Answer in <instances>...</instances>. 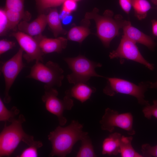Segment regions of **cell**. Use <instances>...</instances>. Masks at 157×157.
<instances>
[{
    "mask_svg": "<svg viewBox=\"0 0 157 157\" xmlns=\"http://www.w3.org/2000/svg\"><path fill=\"white\" fill-rule=\"evenodd\" d=\"M64 60L72 71L67 75L69 82L74 85L80 83H87L92 77H104L98 74L95 71L102 64L91 60L85 57L79 55L74 58H67Z\"/></svg>",
    "mask_w": 157,
    "mask_h": 157,
    "instance_id": "5b68a950",
    "label": "cell"
},
{
    "mask_svg": "<svg viewBox=\"0 0 157 157\" xmlns=\"http://www.w3.org/2000/svg\"><path fill=\"white\" fill-rule=\"evenodd\" d=\"M15 43L12 41L2 39L0 40V54L1 55L15 46Z\"/></svg>",
    "mask_w": 157,
    "mask_h": 157,
    "instance_id": "4dcf8cb0",
    "label": "cell"
},
{
    "mask_svg": "<svg viewBox=\"0 0 157 157\" xmlns=\"http://www.w3.org/2000/svg\"><path fill=\"white\" fill-rule=\"evenodd\" d=\"M26 121L24 115L20 114L7 126L5 124L0 134V157L9 156L21 141L29 146H35L40 148L42 142L34 140L33 137L26 134L23 130L22 124Z\"/></svg>",
    "mask_w": 157,
    "mask_h": 157,
    "instance_id": "7a4b0ae2",
    "label": "cell"
},
{
    "mask_svg": "<svg viewBox=\"0 0 157 157\" xmlns=\"http://www.w3.org/2000/svg\"><path fill=\"white\" fill-rule=\"evenodd\" d=\"M24 0H6L5 8L24 13Z\"/></svg>",
    "mask_w": 157,
    "mask_h": 157,
    "instance_id": "484cf974",
    "label": "cell"
},
{
    "mask_svg": "<svg viewBox=\"0 0 157 157\" xmlns=\"http://www.w3.org/2000/svg\"><path fill=\"white\" fill-rule=\"evenodd\" d=\"M72 19V16L69 14L68 15L62 19L63 22L65 24H68L71 22Z\"/></svg>",
    "mask_w": 157,
    "mask_h": 157,
    "instance_id": "836d02e7",
    "label": "cell"
},
{
    "mask_svg": "<svg viewBox=\"0 0 157 157\" xmlns=\"http://www.w3.org/2000/svg\"><path fill=\"white\" fill-rule=\"evenodd\" d=\"M23 50L20 48L11 58L4 63L1 67L5 83L3 101L9 103L11 100L9 90L18 75L25 67L22 60Z\"/></svg>",
    "mask_w": 157,
    "mask_h": 157,
    "instance_id": "9c48e42d",
    "label": "cell"
},
{
    "mask_svg": "<svg viewBox=\"0 0 157 157\" xmlns=\"http://www.w3.org/2000/svg\"><path fill=\"white\" fill-rule=\"evenodd\" d=\"M133 137L122 135L120 154L122 157H142V155L136 151L131 144Z\"/></svg>",
    "mask_w": 157,
    "mask_h": 157,
    "instance_id": "ac0fdd59",
    "label": "cell"
},
{
    "mask_svg": "<svg viewBox=\"0 0 157 157\" xmlns=\"http://www.w3.org/2000/svg\"><path fill=\"white\" fill-rule=\"evenodd\" d=\"M77 8L76 1L74 0H66L63 3L62 11L70 14Z\"/></svg>",
    "mask_w": 157,
    "mask_h": 157,
    "instance_id": "f546056e",
    "label": "cell"
},
{
    "mask_svg": "<svg viewBox=\"0 0 157 157\" xmlns=\"http://www.w3.org/2000/svg\"><path fill=\"white\" fill-rule=\"evenodd\" d=\"M132 7L135 16L140 20L146 17L148 11L151 8L147 0H132Z\"/></svg>",
    "mask_w": 157,
    "mask_h": 157,
    "instance_id": "d6986e66",
    "label": "cell"
},
{
    "mask_svg": "<svg viewBox=\"0 0 157 157\" xmlns=\"http://www.w3.org/2000/svg\"><path fill=\"white\" fill-rule=\"evenodd\" d=\"M121 134L118 132L110 134L104 140L102 154L109 156H116L120 154Z\"/></svg>",
    "mask_w": 157,
    "mask_h": 157,
    "instance_id": "2e32d148",
    "label": "cell"
},
{
    "mask_svg": "<svg viewBox=\"0 0 157 157\" xmlns=\"http://www.w3.org/2000/svg\"><path fill=\"white\" fill-rule=\"evenodd\" d=\"M8 20L9 28H14L18 24L24 15V13L11 9H5Z\"/></svg>",
    "mask_w": 157,
    "mask_h": 157,
    "instance_id": "603a6c76",
    "label": "cell"
},
{
    "mask_svg": "<svg viewBox=\"0 0 157 157\" xmlns=\"http://www.w3.org/2000/svg\"><path fill=\"white\" fill-rule=\"evenodd\" d=\"M19 110L15 106L13 107L10 110L5 106L1 97L0 98V121L11 122L15 117L19 113Z\"/></svg>",
    "mask_w": 157,
    "mask_h": 157,
    "instance_id": "7402d4cb",
    "label": "cell"
},
{
    "mask_svg": "<svg viewBox=\"0 0 157 157\" xmlns=\"http://www.w3.org/2000/svg\"><path fill=\"white\" fill-rule=\"evenodd\" d=\"M119 3L122 10L129 14L132 7V0H119Z\"/></svg>",
    "mask_w": 157,
    "mask_h": 157,
    "instance_id": "1f68e13d",
    "label": "cell"
},
{
    "mask_svg": "<svg viewBox=\"0 0 157 157\" xmlns=\"http://www.w3.org/2000/svg\"><path fill=\"white\" fill-rule=\"evenodd\" d=\"M66 0H35L38 10L42 12L52 7L59 6Z\"/></svg>",
    "mask_w": 157,
    "mask_h": 157,
    "instance_id": "cb8c5ba5",
    "label": "cell"
},
{
    "mask_svg": "<svg viewBox=\"0 0 157 157\" xmlns=\"http://www.w3.org/2000/svg\"><path fill=\"white\" fill-rule=\"evenodd\" d=\"M90 31L87 27L76 26L72 28L67 34L68 40L81 43L90 34Z\"/></svg>",
    "mask_w": 157,
    "mask_h": 157,
    "instance_id": "ffe728a7",
    "label": "cell"
},
{
    "mask_svg": "<svg viewBox=\"0 0 157 157\" xmlns=\"http://www.w3.org/2000/svg\"><path fill=\"white\" fill-rule=\"evenodd\" d=\"M42 62L36 61L26 78L42 82L49 87L61 86L64 78L63 69L58 63L51 61L45 64Z\"/></svg>",
    "mask_w": 157,
    "mask_h": 157,
    "instance_id": "8992f818",
    "label": "cell"
},
{
    "mask_svg": "<svg viewBox=\"0 0 157 157\" xmlns=\"http://www.w3.org/2000/svg\"><path fill=\"white\" fill-rule=\"evenodd\" d=\"M142 156L145 157H157V144L152 146L149 144H143L141 146Z\"/></svg>",
    "mask_w": 157,
    "mask_h": 157,
    "instance_id": "4316f807",
    "label": "cell"
},
{
    "mask_svg": "<svg viewBox=\"0 0 157 157\" xmlns=\"http://www.w3.org/2000/svg\"><path fill=\"white\" fill-rule=\"evenodd\" d=\"M44 54L56 52L61 53L67 47V40L62 37L53 39L48 38L41 34L35 37Z\"/></svg>",
    "mask_w": 157,
    "mask_h": 157,
    "instance_id": "7c38bea8",
    "label": "cell"
},
{
    "mask_svg": "<svg viewBox=\"0 0 157 157\" xmlns=\"http://www.w3.org/2000/svg\"><path fill=\"white\" fill-rule=\"evenodd\" d=\"M133 117L130 112L119 113L117 111L109 108L99 121L102 130L113 132L115 127L126 131L129 135H133L135 131L133 127Z\"/></svg>",
    "mask_w": 157,
    "mask_h": 157,
    "instance_id": "ba28073f",
    "label": "cell"
},
{
    "mask_svg": "<svg viewBox=\"0 0 157 157\" xmlns=\"http://www.w3.org/2000/svg\"><path fill=\"white\" fill-rule=\"evenodd\" d=\"M8 29H9V23L5 9H1L0 10V36L3 35Z\"/></svg>",
    "mask_w": 157,
    "mask_h": 157,
    "instance_id": "83f0119b",
    "label": "cell"
},
{
    "mask_svg": "<svg viewBox=\"0 0 157 157\" xmlns=\"http://www.w3.org/2000/svg\"><path fill=\"white\" fill-rule=\"evenodd\" d=\"M39 148L35 146H29L24 149L20 155L17 156L19 157H36L38 156L37 149Z\"/></svg>",
    "mask_w": 157,
    "mask_h": 157,
    "instance_id": "f1b7e54d",
    "label": "cell"
},
{
    "mask_svg": "<svg viewBox=\"0 0 157 157\" xmlns=\"http://www.w3.org/2000/svg\"><path fill=\"white\" fill-rule=\"evenodd\" d=\"M124 35L135 42L143 44L153 50L155 45L153 39L132 26L129 21L122 28Z\"/></svg>",
    "mask_w": 157,
    "mask_h": 157,
    "instance_id": "4fadbf2b",
    "label": "cell"
},
{
    "mask_svg": "<svg viewBox=\"0 0 157 157\" xmlns=\"http://www.w3.org/2000/svg\"><path fill=\"white\" fill-rule=\"evenodd\" d=\"M81 145L77 154V157H95V153L91 139L88 135L81 140Z\"/></svg>",
    "mask_w": 157,
    "mask_h": 157,
    "instance_id": "44dd1931",
    "label": "cell"
},
{
    "mask_svg": "<svg viewBox=\"0 0 157 157\" xmlns=\"http://www.w3.org/2000/svg\"><path fill=\"white\" fill-rule=\"evenodd\" d=\"M47 16V24L55 37L60 34L66 33L62 27L60 15L56 9H51Z\"/></svg>",
    "mask_w": 157,
    "mask_h": 157,
    "instance_id": "e0dca14e",
    "label": "cell"
},
{
    "mask_svg": "<svg viewBox=\"0 0 157 157\" xmlns=\"http://www.w3.org/2000/svg\"><path fill=\"white\" fill-rule=\"evenodd\" d=\"M136 44L124 35H123L117 48L110 53L109 58L111 59L119 58L132 60L143 65L151 70H153L154 65L145 59Z\"/></svg>",
    "mask_w": 157,
    "mask_h": 157,
    "instance_id": "30bf717a",
    "label": "cell"
},
{
    "mask_svg": "<svg viewBox=\"0 0 157 157\" xmlns=\"http://www.w3.org/2000/svg\"><path fill=\"white\" fill-rule=\"evenodd\" d=\"M151 22L153 34L157 38V20L153 19Z\"/></svg>",
    "mask_w": 157,
    "mask_h": 157,
    "instance_id": "d6a6232c",
    "label": "cell"
},
{
    "mask_svg": "<svg viewBox=\"0 0 157 157\" xmlns=\"http://www.w3.org/2000/svg\"><path fill=\"white\" fill-rule=\"evenodd\" d=\"M151 1L153 4L157 5V0H151Z\"/></svg>",
    "mask_w": 157,
    "mask_h": 157,
    "instance_id": "d590c367",
    "label": "cell"
},
{
    "mask_svg": "<svg viewBox=\"0 0 157 157\" xmlns=\"http://www.w3.org/2000/svg\"><path fill=\"white\" fill-rule=\"evenodd\" d=\"M96 91V88L86 83H80L74 85L70 89L66 90L65 95L74 98L82 103L89 99L92 93Z\"/></svg>",
    "mask_w": 157,
    "mask_h": 157,
    "instance_id": "9a60e30c",
    "label": "cell"
},
{
    "mask_svg": "<svg viewBox=\"0 0 157 157\" xmlns=\"http://www.w3.org/2000/svg\"><path fill=\"white\" fill-rule=\"evenodd\" d=\"M44 94L42 100L44 103L46 110L57 117L60 126L65 125L67 119L63 116L65 110H71L74 106V102L72 98L65 95L62 100L58 97V92L53 87L44 85Z\"/></svg>",
    "mask_w": 157,
    "mask_h": 157,
    "instance_id": "52a82bcc",
    "label": "cell"
},
{
    "mask_svg": "<svg viewBox=\"0 0 157 157\" xmlns=\"http://www.w3.org/2000/svg\"><path fill=\"white\" fill-rule=\"evenodd\" d=\"M144 117L147 119H150L152 116L157 119V99L153 101V104L144 106L142 110Z\"/></svg>",
    "mask_w": 157,
    "mask_h": 157,
    "instance_id": "d4e9b609",
    "label": "cell"
},
{
    "mask_svg": "<svg viewBox=\"0 0 157 157\" xmlns=\"http://www.w3.org/2000/svg\"><path fill=\"white\" fill-rule=\"evenodd\" d=\"M150 88L157 89V81L154 83H151Z\"/></svg>",
    "mask_w": 157,
    "mask_h": 157,
    "instance_id": "e575fe53",
    "label": "cell"
},
{
    "mask_svg": "<svg viewBox=\"0 0 157 157\" xmlns=\"http://www.w3.org/2000/svg\"><path fill=\"white\" fill-rule=\"evenodd\" d=\"M74 0V1H78V0Z\"/></svg>",
    "mask_w": 157,
    "mask_h": 157,
    "instance_id": "8d00e7d4",
    "label": "cell"
},
{
    "mask_svg": "<svg viewBox=\"0 0 157 157\" xmlns=\"http://www.w3.org/2000/svg\"><path fill=\"white\" fill-rule=\"evenodd\" d=\"M83 126L78 121L73 120L67 126H58L48 136L52 145L49 156L64 157L72 151L74 145L88 135L83 131Z\"/></svg>",
    "mask_w": 157,
    "mask_h": 157,
    "instance_id": "6da1fadb",
    "label": "cell"
},
{
    "mask_svg": "<svg viewBox=\"0 0 157 157\" xmlns=\"http://www.w3.org/2000/svg\"><path fill=\"white\" fill-rule=\"evenodd\" d=\"M107 84L103 90L105 94L113 96L117 93L129 95L135 97L142 105H149L145 99L144 94L151 82H142L137 85L128 81L117 78H106Z\"/></svg>",
    "mask_w": 157,
    "mask_h": 157,
    "instance_id": "277c9868",
    "label": "cell"
},
{
    "mask_svg": "<svg viewBox=\"0 0 157 157\" xmlns=\"http://www.w3.org/2000/svg\"><path fill=\"white\" fill-rule=\"evenodd\" d=\"M12 35L15 38L21 48L25 51L23 57L28 63L34 60L43 62L42 56L44 54L35 38L21 31L14 33Z\"/></svg>",
    "mask_w": 157,
    "mask_h": 157,
    "instance_id": "8fae6325",
    "label": "cell"
},
{
    "mask_svg": "<svg viewBox=\"0 0 157 157\" xmlns=\"http://www.w3.org/2000/svg\"><path fill=\"white\" fill-rule=\"evenodd\" d=\"M47 24V15L42 14L30 23L25 21L21 22L18 25L19 29L31 36L41 34Z\"/></svg>",
    "mask_w": 157,
    "mask_h": 157,
    "instance_id": "5bb4252c",
    "label": "cell"
},
{
    "mask_svg": "<svg viewBox=\"0 0 157 157\" xmlns=\"http://www.w3.org/2000/svg\"><path fill=\"white\" fill-rule=\"evenodd\" d=\"M97 9L94 8L92 11L86 13L85 18L94 20L98 37L103 45L108 47L112 40L119 35V29L129 21L124 19L120 14L113 17V13L110 10L105 11L102 15H99Z\"/></svg>",
    "mask_w": 157,
    "mask_h": 157,
    "instance_id": "3957f363",
    "label": "cell"
}]
</instances>
